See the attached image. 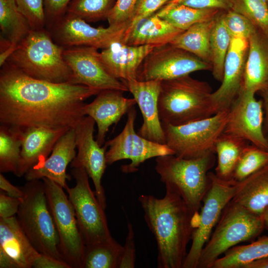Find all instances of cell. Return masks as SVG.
Here are the masks:
<instances>
[{
    "label": "cell",
    "mask_w": 268,
    "mask_h": 268,
    "mask_svg": "<svg viewBox=\"0 0 268 268\" xmlns=\"http://www.w3.org/2000/svg\"><path fill=\"white\" fill-rule=\"evenodd\" d=\"M101 91L33 78L5 62L0 71V123L28 128H74L85 116L84 101Z\"/></svg>",
    "instance_id": "1"
},
{
    "label": "cell",
    "mask_w": 268,
    "mask_h": 268,
    "mask_svg": "<svg viewBox=\"0 0 268 268\" xmlns=\"http://www.w3.org/2000/svg\"><path fill=\"white\" fill-rule=\"evenodd\" d=\"M138 200L156 241L157 267L182 268L199 213L193 214L181 197L169 189L162 198L141 195Z\"/></svg>",
    "instance_id": "2"
},
{
    "label": "cell",
    "mask_w": 268,
    "mask_h": 268,
    "mask_svg": "<svg viewBox=\"0 0 268 268\" xmlns=\"http://www.w3.org/2000/svg\"><path fill=\"white\" fill-rule=\"evenodd\" d=\"M206 81L190 74L161 81L158 106L162 123L177 126L207 118L215 114Z\"/></svg>",
    "instance_id": "3"
},
{
    "label": "cell",
    "mask_w": 268,
    "mask_h": 268,
    "mask_svg": "<svg viewBox=\"0 0 268 268\" xmlns=\"http://www.w3.org/2000/svg\"><path fill=\"white\" fill-rule=\"evenodd\" d=\"M64 49L46 28L31 29L5 62L36 79L70 83L72 73L64 60Z\"/></svg>",
    "instance_id": "4"
},
{
    "label": "cell",
    "mask_w": 268,
    "mask_h": 268,
    "mask_svg": "<svg viewBox=\"0 0 268 268\" xmlns=\"http://www.w3.org/2000/svg\"><path fill=\"white\" fill-rule=\"evenodd\" d=\"M214 153L195 159L168 155L155 160V170L166 189L177 193L194 215L198 213L209 187L208 171L214 165Z\"/></svg>",
    "instance_id": "5"
},
{
    "label": "cell",
    "mask_w": 268,
    "mask_h": 268,
    "mask_svg": "<svg viewBox=\"0 0 268 268\" xmlns=\"http://www.w3.org/2000/svg\"><path fill=\"white\" fill-rule=\"evenodd\" d=\"M27 182L22 188L24 195L16 214L18 222L38 252L64 261L43 182L39 180Z\"/></svg>",
    "instance_id": "6"
},
{
    "label": "cell",
    "mask_w": 268,
    "mask_h": 268,
    "mask_svg": "<svg viewBox=\"0 0 268 268\" xmlns=\"http://www.w3.org/2000/svg\"><path fill=\"white\" fill-rule=\"evenodd\" d=\"M264 229L261 216L231 200L201 250L197 268H211L222 254L241 242L254 239Z\"/></svg>",
    "instance_id": "7"
},
{
    "label": "cell",
    "mask_w": 268,
    "mask_h": 268,
    "mask_svg": "<svg viewBox=\"0 0 268 268\" xmlns=\"http://www.w3.org/2000/svg\"><path fill=\"white\" fill-rule=\"evenodd\" d=\"M229 111H219L210 117L177 126L161 122L165 143L175 155L185 159L215 153L214 145L224 132Z\"/></svg>",
    "instance_id": "8"
},
{
    "label": "cell",
    "mask_w": 268,
    "mask_h": 268,
    "mask_svg": "<svg viewBox=\"0 0 268 268\" xmlns=\"http://www.w3.org/2000/svg\"><path fill=\"white\" fill-rule=\"evenodd\" d=\"M71 172L75 185L72 188L67 185L65 189L73 206L85 245L113 240L105 209L90 186L87 173L82 167L72 168Z\"/></svg>",
    "instance_id": "9"
},
{
    "label": "cell",
    "mask_w": 268,
    "mask_h": 268,
    "mask_svg": "<svg viewBox=\"0 0 268 268\" xmlns=\"http://www.w3.org/2000/svg\"><path fill=\"white\" fill-rule=\"evenodd\" d=\"M42 180L58 233L62 258L70 268H81L86 245L73 206L63 187L48 178Z\"/></svg>",
    "instance_id": "10"
},
{
    "label": "cell",
    "mask_w": 268,
    "mask_h": 268,
    "mask_svg": "<svg viewBox=\"0 0 268 268\" xmlns=\"http://www.w3.org/2000/svg\"><path fill=\"white\" fill-rule=\"evenodd\" d=\"M208 176L209 187L203 198L198 223L192 234L191 246L182 268H197L202 248L210 237L223 209L233 199L238 188V183L233 180H222L212 172H209Z\"/></svg>",
    "instance_id": "11"
},
{
    "label": "cell",
    "mask_w": 268,
    "mask_h": 268,
    "mask_svg": "<svg viewBox=\"0 0 268 268\" xmlns=\"http://www.w3.org/2000/svg\"><path fill=\"white\" fill-rule=\"evenodd\" d=\"M131 22L107 27H94L82 18L66 12L46 27L58 45L66 48L90 46L105 49L121 41Z\"/></svg>",
    "instance_id": "12"
},
{
    "label": "cell",
    "mask_w": 268,
    "mask_h": 268,
    "mask_svg": "<svg viewBox=\"0 0 268 268\" xmlns=\"http://www.w3.org/2000/svg\"><path fill=\"white\" fill-rule=\"evenodd\" d=\"M136 111L133 107L128 112L126 123L122 131L104 145L107 165L123 159H129L131 163L121 166L125 173H134L145 161L160 156L175 155L174 151L166 144H162L146 139L134 130Z\"/></svg>",
    "instance_id": "13"
},
{
    "label": "cell",
    "mask_w": 268,
    "mask_h": 268,
    "mask_svg": "<svg viewBox=\"0 0 268 268\" xmlns=\"http://www.w3.org/2000/svg\"><path fill=\"white\" fill-rule=\"evenodd\" d=\"M211 65L170 43L155 47L140 65L137 80H170L200 70L211 71Z\"/></svg>",
    "instance_id": "14"
},
{
    "label": "cell",
    "mask_w": 268,
    "mask_h": 268,
    "mask_svg": "<svg viewBox=\"0 0 268 268\" xmlns=\"http://www.w3.org/2000/svg\"><path fill=\"white\" fill-rule=\"evenodd\" d=\"M98 49L90 46L64 49V60L72 73L70 83L83 85L100 91L113 89L128 91L124 83L107 70Z\"/></svg>",
    "instance_id": "15"
},
{
    "label": "cell",
    "mask_w": 268,
    "mask_h": 268,
    "mask_svg": "<svg viewBox=\"0 0 268 268\" xmlns=\"http://www.w3.org/2000/svg\"><path fill=\"white\" fill-rule=\"evenodd\" d=\"M255 93L242 89L229 108L224 132L244 139L268 151V141L264 131V112L262 100Z\"/></svg>",
    "instance_id": "16"
},
{
    "label": "cell",
    "mask_w": 268,
    "mask_h": 268,
    "mask_svg": "<svg viewBox=\"0 0 268 268\" xmlns=\"http://www.w3.org/2000/svg\"><path fill=\"white\" fill-rule=\"evenodd\" d=\"M95 123L91 117L85 116L74 128L77 154L70 163V167H82L85 170L93 182L96 197L105 209L106 199L102 178L107 165V147L100 146L94 138Z\"/></svg>",
    "instance_id": "17"
},
{
    "label": "cell",
    "mask_w": 268,
    "mask_h": 268,
    "mask_svg": "<svg viewBox=\"0 0 268 268\" xmlns=\"http://www.w3.org/2000/svg\"><path fill=\"white\" fill-rule=\"evenodd\" d=\"M249 40L232 37L221 85L211 96L215 114L228 110L243 88Z\"/></svg>",
    "instance_id": "18"
},
{
    "label": "cell",
    "mask_w": 268,
    "mask_h": 268,
    "mask_svg": "<svg viewBox=\"0 0 268 268\" xmlns=\"http://www.w3.org/2000/svg\"><path fill=\"white\" fill-rule=\"evenodd\" d=\"M122 81L133 95L142 115L143 123L137 134L153 142L166 144L158 106L161 81L130 79Z\"/></svg>",
    "instance_id": "19"
},
{
    "label": "cell",
    "mask_w": 268,
    "mask_h": 268,
    "mask_svg": "<svg viewBox=\"0 0 268 268\" xmlns=\"http://www.w3.org/2000/svg\"><path fill=\"white\" fill-rule=\"evenodd\" d=\"M16 216L0 218V268H31L40 255Z\"/></svg>",
    "instance_id": "20"
},
{
    "label": "cell",
    "mask_w": 268,
    "mask_h": 268,
    "mask_svg": "<svg viewBox=\"0 0 268 268\" xmlns=\"http://www.w3.org/2000/svg\"><path fill=\"white\" fill-rule=\"evenodd\" d=\"M123 92L113 89L102 90L92 102L85 103L83 107L85 116L91 117L97 125L95 139L100 146L105 143L109 128L118 123L136 104L134 98H126Z\"/></svg>",
    "instance_id": "21"
},
{
    "label": "cell",
    "mask_w": 268,
    "mask_h": 268,
    "mask_svg": "<svg viewBox=\"0 0 268 268\" xmlns=\"http://www.w3.org/2000/svg\"><path fill=\"white\" fill-rule=\"evenodd\" d=\"M75 131L71 128L56 143L50 156L30 169L24 175L27 181L48 178L64 189L67 185V168L76 156Z\"/></svg>",
    "instance_id": "22"
},
{
    "label": "cell",
    "mask_w": 268,
    "mask_h": 268,
    "mask_svg": "<svg viewBox=\"0 0 268 268\" xmlns=\"http://www.w3.org/2000/svg\"><path fill=\"white\" fill-rule=\"evenodd\" d=\"M71 128L35 127L21 131L20 159L16 176L21 177L46 160L58 140Z\"/></svg>",
    "instance_id": "23"
},
{
    "label": "cell",
    "mask_w": 268,
    "mask_h": 268,
    "mask_svg": "<svg viewBox=\"0 0 268 268\" xmlns=\"http://www.w3.org/2000/svg\"><path fill=\"white\" fill-rule=\"evenodd\" d=\"M154 47L129 45L118 41L103 49L100 58L107 70L114 77L121 81L137 79L140 65Z\"/></svg>",
    "instance_id": "24"
},
{
    "label": "cell",
    "mask_w": 268,
    "mask_h": 268,
    "mask_svg": "<svg viewBox=\"0 0 268 268\" xmlns=\"http://www.w3.org/2000/svg\"><path fill=\"white\" fill-rule=\"evenodd\" d=\"M183 31L160 18L155 12L129 27L122 42L129 45L157 47L170 43Z\"/></svg>",
    "instance_id": "25"
},
{
    "label": "cell",
    "mask_w": 268,
    "mask_h": 268,
    "mask_svg": "<svg viewBox=\"0 0 268 268\" xmlns=\"http://www.w3.org/2000/svg\"><path fill=\"white\" fill-rule=\"evenodd\" d=\"M268 88V34L256 28L249 39L243 89L255 93Z\"/></svg>",
    "instance_id": "26"
},
{
    "label": "cell",
    "mask_w": 268,
    "mask_h": 268,
    "mask_svg": "<svg viewBox=\"0 0 268 268\" xmlns=\"http://www.w3.org/2000/svg\"><path fill=\"white\" fill-rule=\"evenodd\" d=\"M238 183L231 200L260 216L268 206V164Z\"/></svg>",
    "instance_id": "27"
},
{
    "label": "cell",
    "mask_w": 268,
    "mask_h": 268,
    "mask_svg": "<svg viewBox=\"0 0 268 268\" xmlns=\"http://www.w3.org/2000/svg\"><path fill=\"white\" fill-rule=\"evenodd\" d=\"M239 137L223 132L217 138L214 152L217 155L215 175L225 181L232 179L233 173L242 153L249 144Z\"/></svg>",
    "instance_id": "28"
},
{
    "label": "cell",
    "mask_w": 268,
    "mask_h": 268,
    "mask_svg": "<svg viewBox=\"0 0 268 268\" xmlns=\"http://www.w3.org/2000/svg\"><path fill=\"white\" fill-rule=\"evenodd\" d=\"M215 19L191 26L177 36L170 44L211 65L210 37Z\"/></svg>",
    "instance_id": "29"
},
{
    "label": "cell",
    "mask_w": 268,
    "mask_h": 268,
    "mask_svg": "<svg viewBox=\"0 0 268 268\" xmlns=\"http://www.w3.org/2000/svg\"><path fill=\"white\" fill-rule=\"evenodd\" d=\"M0 28L2 37L15 47L32 29L14 0H0Z\"/></svg>",
    "instance_id": "30"
},
{
    "label": "cell",
    "mask_w": 268,
    "mask_h": 268,
    "mask_svg": "<svg viewBox=\"0 0 268 268\" xmlns=\"http://www.w3.org/2000/svg\"><path fill=\"white\" fill-rule=\"evenodd\" d=\"M221 10L197 8L182 4H165L156 13L175 27L185 31L196 24L215 19Z\"/></svg>",
    "instance_id": "31"
},
{
    "label": "cell",
    "mask_w": 268,
    "mask_h": 268,
    "mask_svg": "<svg viewBox=\"0 0 268 268\" xmlns=\"http://www.w3.org/2000/svg\"><path fill=\"white\" fill-rule=\"evenodd\" d=\"M268 256V236H265L249 244L235 246L217 259L211 268H243L248 263Z\"/></svg>",
    "instance_id": "32"
},
{
    "label": "cell",
    "mask_w": 268,
    "mask_h": 268,
    "mask_svg": "<svg viewBox=\"0 0 268 268\" xmlns=\"http://www.w3.org/2000/svg\"><path fill=\"white\" fill-rule=\"evenodd\" d=\"M222 11L215 19L210 37V64L214 79L222 81L225 60L232 37L224 24Z\"/></svg>",
    "instance_id": "33"
},
{
    "label": "cell",
    "mask_w": 268,
    "mask_h": 268,
    "mask_svg": "<svg viewBox=\"0 0 268 268\" xmlns=\"http://www.w3.org/2000/svg\"><path fill=\"white\" fill-rule=\"evenodd\" d=\"M122 248L114 239L86 246L81 268H118Z\"/></svg>",
    "instance_id": "34"
},
{
    "label": "cell",
    "mask_w": 268,
    "mask_h": 268,
    "mask_svg": "<svg viewBox=\"0 0 268 268\" xmlns=\"http://www.w3.org/2000/svg\"><path fill=\"white\" fill-rule=\"evenodd\" d=\"M21 131L0 126V172L16 175L21 148Z\"/></svg>",
    "instance_id": "35"
},
{
    "label": "cell",
    "mask_w": 268,
    "mask_h": 268,
    "mask_svg": "<svg viewBox=\"0 0 268 268\" xmlns=\"http://www.w3.org/2000/svg\"><path fill=\"white\" fill-rule=\"evenodd\" d=\"M268 164V151L248 144L235 169L232 179L240 182Z\"/></svg>",
    "instance_id": "36"
},
{
    "label": "cell",
    "mask_w": 268,
    "mask_h": 268,
    "mask_svg": "<svg viewBox=\"0 0 268 268\" xmlns=\"http://www.w3.org/2000/svg\"><path fill=\"white\" fill-rule=\"evenodd\" d=\"M116 0H71L66 12L87 22L107 19Z\"/></svg>",
    "instance_id": "37"
},
{
    "label": "cell",
    "mask_w": 268,
    "mask_h": 268,
    "mask_svg": "<svg viewBox=\"0 0 268 268\" xmlns=\"http://www.w3.org/2000/svg\"><path fill=\"white\" fill-rule=\"evenodd\" d=\"M230 9L243 15L256 28L268 34V0H232Z\"/></svg>",
    "instance_id": "38"
},
{
    "label": "cell",
    "mask_w": 268,
    "mask_h": 268,
    "mask_svg": "<svg viewBox=\"0 0 268 268\" xmlns=\"http://www.w3.org/2000/svg\"><path fill=\"white\" fill-rule=\"evenodd\" d=\"M222 16L231 37H240L249 40L256 29L246 17L232 9L223 10Z\"/></svg>",
    "instance_id": "39"
},
{
    "label": "cell",
    "mask_w": 268,
    "mask_h": 268,
    "mask_svg": "<svg viewBox=\"0 0 268 268\" xmlns=\"http://www.w3.org/2000/svg\"><path fill=\"white\" fill-rule=\"evenodd\" d=\"M28 19L32 29L46 27V19L43 0H14Z\"/></svg>",
    "instance_id": "40"
},
{
    "label": "cell",
    "mask_w": 268,
    "mask_h": 268,
    "mask_svg": "<svg viewBox=\"0 0 268 268\" xmlns=\"http://www.w3.org/2000/svg\"><path fill=\"white\" fill-rule=\"evenodd\" d=\"M138 0H116L107 18L109 25L131 22Z\"/></svg>",
    "instance_id": "41"
},
{
    "label": "cell",
    "mask_w": 268,
    "mask_h": 268,
    "mask_svg": "<svg viewBox=\"0 0 268 268\" xmlns=\"http://www.w3.org/2000/svg\"><path fill=\"white\" fill-rule=\"evenodd\" d=\"M128 234L123 246L118 268H134L135 263L134 234L132 224L128 223Z\"/></svg>",
    "instance_id": "42"
},
{
    "label": "cell",
    "mask_w": 268,
    "mask_h": 268,
    "mask_svg": "<svg viewBox=\"0 0 268 268\" xmlns=\"http://www.w3.org/2000/svg\"><path fill=\"white\" fill-rule=\"evenodd\" d=\"M231 4L232 0H172L165 4H182L197 8H216L227 10L231 9Z\"/></svg>",
    "instance_id": "43"
},
{
    "label": "cell",
    "mask_w": 268,
    "mask_h": 268,
    "mask_svg": "<svg viewBox=\"0 0 268 268\" xmlns=\"http://www.w3.org/2000/svg\"><path fill=\"white\" fill-rule=\"evenodd\" d=\"M43 0L46 27L66 13L68 6L71 0Z\"/></svg>",
    "instance_id": "44"
},
{
    "label": "cell",
    "mask_w": 268,
    "mask_h": 268,
    "mask_svg": "<svg viewBox=\"0 0 268 268\" xmlns=\"http://www.w3.org/2000/svg\"><path fill=\"white\" fill-rule=\"evenodd\" d=\"M162 7V0H138L130 26L139 20L156 12Z\"/></svg>",
    "instance_id": "45"
},
{
    "label": "cell",
    "mask_w": 268,
    "mask_h": 268,
    "mask_svg": "<svg viewBox=\"0 0 268 268\" xmlns=\"http://www.w3.org/2000/svg\"><path fill=\"white\" fill-rule=\"evenodd\" d=\"M22 199L11 197L0 192V218H8L15 216L18 212Z\"/></svg>",
    "instance_id": "46"
},
{
    "label": "cell",
    "mask_w": 268,
    "mask_h": 268,
    "mask_svg": "<svg viewBox=\"0 0 268 268\" xmlns=\"http://www.w3.org/2000/svg\"><path fill=\"white\" fill-rule=\"evenodd\" d=\"M32 268H70L65 261L41 253L34 261Z\"/></svg>",
    "instance_id": "47"
},
{
    "label": "cell",
    "mask_w": 268,
    "mask_h": 268,
    "mask_svg": "<svg viewBox=\"0 0 268 268\" xmlns=\"http://www.w3.org/2000/svg\"><path fill=\"white\" fill-rule=\"evenodd\" d=\"M0 189L5 192L6 195L13 198L22 199L24 193L22 189L13 185L0 173Z\"/></svg>",
    "instance_id": "48"
},
{
    "label": "cell",
    "mask_w": 268,
    "mask_h": 268,
    "mask_svg": "<svg viewBox=\"0 0 268 268\" xmlns=\"http://www.w3.org/2000/svg\"><path fill=\"white\" fill-rule=\"evenodd\" d=\"M263 102L264 112V131L266 135L268 134V88L258 92Z\"/></svg>",
    "instance_id": "49"
},
{
    "label": "cell",
    "mask_w": 268,
    "mask_h": 268,
    "mask_svg": "<svg viewBox=\"0 0 268 268\" xmlns=\"http://www.w3.org/2000/svg\"><path fill=\"white\" fill-rule=\"evenodd\" d=\"M243 268H268V256L248 263Z\"/></svg>",
    "instance_id": "50"
},
{
    "label": "cell",
    "mask_w": 268,
    "mask_h": 268,
    "mask_svg": "<svg viewBox=\"0 0 268 268\" xmlns=\"http://www.w3.org/2000/svg\"><path fill=\"white\" fill-rule=\"evenodd\" d=\"M260 216L263 223L264 229H266L268 231V206L264 210Z\"/></svg>",
    "instance_id": "51"
},
{
    "label": "cell",
    "mask_w": 268,
    "mask_h": 268,
    "mask_svg": "<svg viewBox=\"0 0 268 268\" xmlns=\"http://www.w3.org/2000/svg\"><path fill=\"white\" fill-rule=\"evenodd\" d=\"M172 0H162V6H163L165 4Z\"/></svg>",
    "instance_id": "52"
},
{
    "label": "cell",
    "mask_w": 268,
    "mask_h": 268,
    "mask_svg": "<svg viewBox=\"0 0 268 268\" xmlns=\"http://www.w3.org/2000/svg\"><path fill=\"white\" fill-rule=\"evenodd\" d=\"M266 136H267V140L268 141V134L266 135Z\"/></svg>",
    "instance_id": "53"
}]
</instances>
